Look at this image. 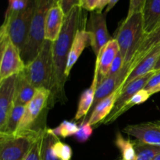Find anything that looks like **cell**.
Instances as JSON below:
<instances>
[{
	"mask_svg": "<svg viewBox=\"0 0 160 160\" xmlns=\"http://www.w3.org/2000/svg\"><path fill=\"white\" fill-rule=\"evenodd\" d=\"M160 92V85L158 86V87L156 88L155 89H153V90L151 91L150 92H148V93L152 95H153V94H156V93H157V92Z\"/></svg>",
	"mask_w": 160,
	"mask_h": 160,
	"instance_id": "obj_36",
	"label": "cell"
},
{
	"mask_svg": "<svg viewBox=\"0 0 160 160\" xmlns=\"http://www.w3.org/2000/svg\"><path fill=\"white\" fill-rule=\"evenodd\" d=\"M144 31L142 11L128 14L126 19L120 23L115 39L120 47V52L124 65H129L136 52L145 37Z\"/></svg>",
	"mask_w": 160,
	"mask_h": 160,
	"instance_id": "obj_2",
	"label": "cell"
},
{
	"mask_svg": "<svg viewBox=\"0 0 160 160\" xmlns=\"http://www.w3.org/2000/svg\"><path fill=\"white\" fill-rule=\"evenodd\" d=\"M59 3L64 14L67 15L74 7L81 6V0H59Z\"/></svg>",
	"mask_w": 160,
	"mask_h": 160,
	"instance_id": "obj_31",
	"label": "cell"
},
{
	"mask_svg": "<svg viewBox=\"0 0 160 160\" xmlns=\"http://www.w3.org/2000/svg\"><path fill=\"white\" fill-rule=\"evenodd\" d=\"M120 92H121V88H119L109 96L101 100L92 109V113L88 120L92 126L96 125L100 122L104 121L110 115L114 106H115L116 102H117V98L120 95Z\"/></svg>",
	"mask_w": 160,
	"mask_h": 160,
	"instance_id": "obj_17",
	"label": "cell"
},
{
	"mask_svg": "<svg viewBox=\"0 0 160 160\" xmlns=\"http://www.w3.org/2000/svg\"><path fill=\"white\" fill-rule=\"evenodd\" d=\"M59 140L57 136L53 133L52 129H44L41 143V158L42 160H59L54 154L55 143Z\"/></svg>",
	"mask_w": 160,
	"mask_h": 160,
	"instance_id": "obj_23",
	"label": "cell"
},
{
	"mask_svg": "<svg viewBox=\"0 0 160 160\" xmlns=\"http://www.w3.org/2000/svg\"><path fill=\"white\" fill-rule=\"evenodd\" d=\"M92 132H93V129L92 128V125L88 123V120H84L81 126L79 127L78 132L74 134V138L80 143H84L90 138Z\"/></svg>",
	"mask_w": 160,
	"mask_h": 160,
	"instance_id": "obj_28",
	"label": "cell"
},
{
	"mask_svg": "<svg viewBox=\"0 0 160 160\" xmlns=\"http://www.w3.org/2000/svg\"><path fill=\"white\" fill-rule=\"evenodd\" d=\"M109 1H110V0H101V1H100L99 5H98V8H97L96 10H95V11H97V12H102L103 9H104L106 6L107 7V6L109 5Z\"/></svg>",
	"mask_w": 160,
	"mask_h": 160,
	"instance_id": "obj_34",
	"label": "cell"
},
{
	"mask_svg": "<svg viewBox=\"0 0 160 160\" xmlns=\"http://www.w3.org/2000/svg\"><path fill=\"white\" fill-rule=\"evenodd\" d=\"M44 129L31 128L12 134H0V160H24Z\"/></svg>",
	"mask_w": 160,
	"mask_h": 160,
	"instance_id": "obj_5",
	"label": "cell"
},
{
	"mask_svg": "<svg viewBox=\"0 0 160 160\" xmlns=\"http://www.w3.org/2000/svg\"><path fill=\"white\" fill-rule=\"evenodd\" d=\"M154 70H155V71H159V70H160V57H159V59H158V61H157V62H156V66H155Z\"/></svg>",
	"mask_w": 160,
	"mask_h": 160,
	"instance_id": "obj_37",
	"label": "cell"
},
{
	"mask_svg": "<svg viewBox=\"0 0 160 160\" xmlns=\"http://www.w3.org/2000/svg\"><path fill=\"white\" fill-rule=\"evenodd\" d=\"M142 15L144 31L148 34L160 25V0H145Z\"/></svg>",
	"mask_w": 160,
	"mask_h": 160,
	"instance_id": "obj_18",
	"label": "cell"
},
{
	"mask_svg": "<svg viewBox=\"0 0 160 160\" xmlns=\"http://www.w3.org/2000/svg\"><path fill=\"white\" fill-rule=\"evenodd\" d=\"M51 98V92L48 89L39 88L36 92L34 98L25 107L24 113L21 119L17 131L31 129L34 123L43 112L45 106H48Z\"/></svg>",
	"mask_w": 160,
	"mask_h": 160,
	"instance_id": "obj_9",
	"label": "cell"
},
{
	"mask_svg": "<svg viewBox=\"0 0 160 160\" xmlns=\"http://www.w3.org/2000/svg\"><path fill=\"white\" fill-rule=\"evenodd\" d=\"M84 10L81 6H76L65 15L60 34L53 42V81L50 99L54 102L65 98L64 87L67 80L66 76L67 59L78 29L87 22Z\"/></svg>",
	"mask_w": 160,
	"mask_h": 160,
	"instance_id": "obj_1",
	"label": "cell"
},
{
	"mask_svg": "<svg viewBox=\"0 0 160 160\" xmlns=\"http://www.w3.org/2000/svg\"><path fill=\"white\" fill-rule=\"evenodd\" d=\"M53 150L55 156L59 160H71L73 152L70 145L58 140L55 143Z\"/></svg>",
	"mask_w": 160,
	"mask_h": 160,
	"instance_id": "obj_27",
	"label": "cell"
},
{
	"mask_svg": "<svg viewBox=\"0 0 160 160\" xmlns=\"http://www.w3.org/2000/svg\"><path fill=\"white\" fill-rule=\"evenodd\" d=\"M79 127L76 123L71 121L64 120L55 129H52L53 133L57 137L65 138L70 137V136H74V134L78 132Z\"/></svg>",
	"mask_w": 160,
	"mask_h": 160,
	"instance_id": "obj_26",
	"label": "cell"
},
{
	"mask_svg": "<svg viewBox=\"0 0 160 160\" xmlns=\"http://www.w3.org/2000/svg\"><path fill=\"white\" fill-rule=\"evenodd\" d=\"M17 74L0 81V130L6 123L11 108L13 106Z\"/></svg>",
	"mask_w": 160,
	"mask_h": 160,
	"instance_id": "obj_11",
	"label": "cell"
},
{
	"mask_svg": "<svg viewBox=\"0 0 160 160\" xmlns=\"http://www.w3.org/2000/svg\"><path fill=\"white\" fill-rule=\"evenodd\" d=\"M124 66V62H123V59L122 57L120 52L118 53V55L117 56L116 59H114L113 62H112V66L110 67V70H109V73H108L107 76H112V75L116 74V73H119L120 70H122V68Z\"/></svg>",
	"mask_w": 160,
	"mask_h": 160,
	"instance_id": "obj_30",
	"label": "cell"
},
{
	"mask_svg": "<svg viewBox=\"0 0 160 160\" xmlns=\"http://www.w3.org/2000/svg\"><path fill=\"white\" fill-rule=\"evenodd\" d=\"M159 44H160V25L152 32L145 35L143 42L141 44L138 51L136 52L131 62H130V69L128 73L145 57V55L148 52L151 51L152 48H154L156 45H159Z\"/></svg>",
	"mask_w": 160,
	"mask_h": 160,
	"instance_id": "obj_21",
	"label": "cell"
},
{
	"mask_svg": "<svg viewBox=\"0 0 160 160\" xmlns=\"http://www.w3.org/2000/svg\"><path fill=\"white\" fill-rule=\"evenodd\" d=\"M65 14L59 5L56 2L47 15L45 26V40L54 42L59 37L63 25Z\"/></svg>",
	"mask_w": 160,
	"mask_h": 160,
	"instance_id": "obj_13",
	"label": "cell"
},
{
	"mask_svg": "<svg viewBox=\"0 0 160 160\" xmlns=\"http://www.w3.org/2000/svg\"><path fill=\"white\" fill-rule=\"evenodd\" d=\"M156 71H155V70H152V71L146 73L144 76H142L140 78H137V79L134 80L127 87L122 89L120 95H119L118 98H117L115 106H114L113 109H112V112H111L109 116H113L114 114L117 113L124 106L127 102L129 101L138 92L143 89L147 84V83L148 82V81L151 79L152 77L156 73Z\"/></svg>",
	"mask_w": 160,
	"mask_h": 160,
	"instance_id": "obj_16",
	"label": "cell"
},
{
	"mask_svg": "<svg viewBox=\"0 0 160 160\" xmlns=\"http://www.w3.org/2000/svg\"><path fill=\"white\" fill-rule=\"evenodd\" d=\"M106 15V13L92 11L86 22L85 28L91 34V46L96 57L103 47L112 39L108 31Z\"/></svg>",
	"mask_w": 160,
	"mask_h": 160,
	"instance_id": "obj_8",
	"label": "cell"
},
{
	"mask_svg": "<svg viewBox=\"0 0 160 160\" xmlns=\"http://www.w3.org/2000/svg\"><path fill=\"white\" fill-rule=\"evenodd\" d=\"M119 1H120V0H110V1H109V5H108L107 7H106L105 13H107V12H109V11H110L111 9H112V8L116 6V4H117Z\"/></svg>",
	"mask_w": 160,
	"mask_h": 160,
	"instance_id": "obj_35",
	"label": "cell"
},
{
	"mask_svg": "<svg viewBox=\"0 0 160 160\" xmlns=\"http://www.w3.org/2000/svg\"><path fill=\"white\" fill-rule=\"evenodd\" d=\"M85 26L86 23L78 29L74 39H73L71 49H70L68 59H67V69H66V76L67 78L70 75L73 65L76 63L78 59H79L80 56L83 52L84 48L88 45H91V43H92L91 34L86 30Z\"/></svg>",
	"mask_w": 160,
	"mask_h": 160,
	"instance_id": "obj_15",
	"label": "cell"
},
{
	"mask_svg": "<svg viewBox=\"0 0 160 160\" xmlns=\"http://www.w3.org/2000/svg\"><path fill=\"white\" fill-rule=\"evenodd\" d=\"M159 85H160V70L156 72V73L152 77L151 79L148 81V82L147 83V84L143 89L150 92Z\"/></svg>",
	"mask_w": 160,
	"mask_h": 160,
	"instance_id": "obj_32",
	"label": "cell"
},
{
	"mask_svg": "<svg viewBox=\"0 0 160 160\" xmlns=\"http://www.w3.org/2000/svg\"><path fill=\"white\" fill-rule=\"evenodd\" d=\"M58 2H59V0H58Z\"/></svg>",
	"mask_w": 160,
	"mask_h": 160,
	"instance_id": "obj_40",
	"label": "cell"
},
{
	"mask_svg": "<svg viewBox=\"0 0 160 160\" xmlns=\"http://www.w3.org/2000/svg\"><path fill=\"white\" fill-rule=\"evenodd\" d=\"M101 0H81V7L85 11H92L96 10L99 5Z\"/></svg>",
	"mask_w": 160,
	"mask_h": 160,
	"instance_id": "obj_33",
	"label": "cell"
},
{
	"mask_svg": "<svg viewBox=\"0 0 160 160\" xmlns=\"http://www.w3.org/2000/svg\"><path fill=\"white\" fill-rule=\"evenodd\" d=\"M98 83V67L97 63H95V74H94L93 81H92V85L90 88L86 89L81 95L80 98L79 103H78V110H77L76 115H75V120H78L80 119L85 117L88 111L92 108L94 99H95V92H96L97 87Z\"/></svg>",
	"mask_w": 160,
	"mask_h": 160,
	"instance_id": "obj_20",
	"label": "cell"
},
{
	"mask_svg": "<svg viewBox=\"0 0 160 160\" xmlns=\"http://www.w3.org/2000/svg\"><path fill=\"white\" fill-rule=\"evenodd\" d=\"M53 42L45 40L38 56L25 66L23 74L37 89L45 88L51 92L53 81Z\"/></svg>",
	"mask_w": 160,
	"mask_h": 160,
	"instance_id": "obj_4",
	"label": "cell"
},
{
	"mask_svg": "<svg viewBox=\"0 0 160 160\" xmlns=\"http://www.w3.org/2000/svg\"><path fill=\"white\" fill-rule=\"evenodd\" d=\"M58 0H36L35 9L26 45L21 52L25 65L32 62L38 56L45 41V26L47 15Z\"/></svg>",
	"mask_w": 160,
	"mask_h": 160,
	"instance_id": "obj_3",
	"label": "cell"
},
{
	"mask_svg": "<svg viewBox=\"0 0 160 160\" xmlns=\"http://www.w3.org/2000/svg\"><path fill=\"white\" fill-rule=\"evenodd\" d=\"M36 0H31L23 10L12 15L5 16L4 21L0 28L9 34L11 41L19 48L20 53L28 40Z\"/></svg>",
	"mask_w": 160,
	"mask_h": 160,
	"instance_id": "obj_6",
	"label": "cell"
},
{
	"mask_svg": "<svg viewBox=\"0 0 160 160\" xmlns=\"http://www.w3.org/2000/svg\"><path fill=\"white\" fill-rule=\"evenodd\" d=\"M154 160H160V154L159 155V156H156V158Z\"/></svg>",
	"mask_w": 160,
	"mask_h": 160,
	"instance_id": "obj_38",
	"label": "cell"
},
{
	"mask_svg": "<svg viewBox=\"0 0 160 160\" xmlns=\"http://www.w3.org/2000/svg\"><path fill=\"white\" fill-rule=\"evenodd\" d=\"M115 145L121 153L122 160H136V152L134 144L130 139L123 137L120 132L116 134Z\"/></svg>",
	"mask_w": 160,
	"mask_h": 160,
	"instance_id": "obj_25",
	"label": "cell"
},
{
	"mask_svg": "<svg viewBox=\"0 0 160 160\" xmlns=\"http://www.w3.org/2000/svg\"><path fill=\"white\" fill-rule=\"evenodd\" d=\"M136 152V160H154L160 154V146L132 141Z\"/></svg>",
	"mask_w": 160,
	"mask_h": 160,
	"instance_id": "obj_24",
	"label": "cell"
},
{
	"mask_svg": "<svg viewBox=\"0 0 160 160\" xmlns=\"http://www.w3.org/2000/svg\"><path fill=\"white\" fill-rule=\"evenodd\" d=\"M120 52V47L117 41L112 38L103 47L99 55L96 57V62L98 67V83L106 78L110 67Z\"/></svg>",
	"mask_w": 160,
	"mask_h": 160,
	"instance_id": "obj_14",
	"label": "cell"
},
{
	"mask_svg": "<svg viewBox=\"0 0 160 160\" xmlns=\"http://www.w3.org/2000/svg\"><path fill=\"white\" fill-rule=\"evenodd\" d=\"M42 135L33 145L31 151L29 152V153H28V155L25 158L24 160H42V158H41V143H42Z\"/></svg>",
	"mask_w": 160,
	"mask_h": 160,
	"instance_id": "obj_29",
	"label": "cell"
},
{
	"mask_svg": "<svg viewBox=\"0 0 160 160\" xmlns=\"http://www.w3.org/2000/svg\"><path fill=\"white\" fill-rule=\"evenodd\" d=\"M117 160H122L121 159H117Z\"/></svg>",
	"mask_w": 160,
	"mask_h": 160,
	"instance_id": "obj_39",
	"label": "cell"
},
{
	"mask_svg": "<svg viewBox=\"0 0 160 160\" xmlns=\"http://www.w3.org/2000/svg\"><path fill=\"white\" fill-rule=\"evenodd\" d=\"M123 131L139 142L160 146V120L128 125Z\"/></svg>",
	"mask_w": 160,
	"mask_h": 160,
	"instance_id": "obj_10",
	"label": "cell"
},
{
	"mask_svg": "<svg viewBox=\"0 0 160 160\" xmlns=\"http://www.w3.org/2000/svg\"><path fill=\"white\" fill-rule=\"evenodd\" d=\"M160 57V44L156 45L148 52L145 57L136 65V67L130 72L127 76L126 79L123 81L122 89L128 85L134 80L144 76L146 73L154 70L155 66ZM121 89V90H122Z\"/></svg>",
	"mask_w": 160,
	"mask_h": 160,
	"instance_id": "obj_12",
	"label": "cell"
},
{
	"mask_svg": "<svg viewBox=\"0 0 160 160\" xmlns=\"http://www.w3.org/2000/svg\"><path fill=\"white\" fill-rule=\"evenodd\" d=\"M0 81H2L21 73L26 65L19 48L12 43L9 34L3 30H0Z\"/></svg>",
	"mask_w": 160,
	"mask_h": 160,
	"instance_id": "obj_7",
	"label": "cell"
},
{
	"mask_svg": "<svg viewBox=\"0 0 160 160\" xmlns=\"http://www.w3.org/2000/svg\"><path fill=\"white\" fill-rule=\"evenodd\" d=\"M38 89L28 81L23 71L18 73L16 81L13 105L26 106L34 98Z\"/></svg>",
	"mask_w": 160,
	"mask_h": 160,
	"instance_id": "obj_19",
	"label": "cell"
},
{
	"mask_svg": "<svg viewBox=\"0 0 160 160\" xmlns=\"http://www.w3.org/2000/svg\"><path fill=\"white\" fill-rule=\"evenodd\" d=\"M25 107L26 106H15V105L12 106L9 111L4 127L2 129L0 130V134H12L17 132L22 117L24 113Z\"/></svg>",
	"mask_w": 160,
	"mask_h": 160,
	"instance_id": "obj_22",
	"label": "cell"
}]
</instances>
